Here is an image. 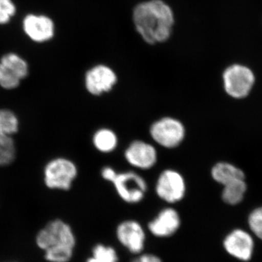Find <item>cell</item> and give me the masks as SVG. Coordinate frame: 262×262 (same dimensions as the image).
Here are the masks:
<instances>
[{"label": "cell", "mask_w": 262, "mask_h": 262, "mask_svg": "<svg viewBox=\"0 0 262 262\" xmlns=\"http://www.w3.org/2000/svg\"><path fill=\"white\" fill-rule=\"evenodd\" d=\"M116 250L106 245L97 244L92 250V255L86 262H118Z\"/></svg>", "instance_id": "cell-18"}, {"label": "cell", "mask_w": 262, "mask_h": 262, "mask_svg": "<svg viewBox=\"0 0 262 262\" xmlns=\"http://www.w3.org/2000/svg\"><path fill=\"white\" fill-rule=\"evenodd\" d=\"M93 143L95 148L100 152L110 153L116 149L118 138L111 129L101 128L95 133Z\"/></svg>", "instance_id": "cell-16"}, {"label": "cell", "mask_w": 262, "mask_h": 262, "mask_svg": "<svg viewBox=\"0 0 262 262\" xmlns=\"http://www.w3.org/2000/svg\"><path fill=\"white\" fill-rule=\"evenodd\" d=\"M223 246L226 252L232 257L248 261L254 252L255 243L252 234L244 229H236L226 236Z\"/></svg>", "instance_id": "cell-10"}, {"label": "cell", "mask_w": 262, "mask_h": 262, "mask_svg": "<svg viewBox=\"0 0 262 262\" xmlns=\"http://www.w3.org/2000/svg\"><path fill=\"white\" fill-rule=\"evenodd\" d=\"M125 158L127 163L136 168L149 170L158 161V151L154 146L146 141H133L125 151Z\"/></svg>", "instance_id": "cell-12"}, {"label": "cell", "mask_w": 262, "mask_h": 262, "mask_svg": "<svg viewBox=\"0 0 262 262\" xmlns=\"http://www.w3.org/2000/svg\"><path fill=\"white\" fill-rule=\"evenodd\" d=\"M117 82L115 71L108 66L98 64L90 69L84 77V84L90 94L101 96L113 89Z\"/></svg>", "instance_id": "cell-9"}, {"label": "cell", "mask_w": 262, "mask_h": 262, "mask_svg": "<svg viewBox=\"0 0 262 262\" xmlns=\"http://www.w3.org/2000/svg\"><path fill=\"white\" fill-rule=\"evenodd\" d=\"M15 145L12 136L0 134V166L13 163L15 158Z\"/></svg>", "instance_id": "cell-19"}, {"label": "cell", "mask_w": 262, "mask_h": 262, "mask_svg": "<svg viewBox=\"0 0 262 262\" xmlns=\"http://www.w3.org/2000/svg\"><path fill=\"white\" fill-rule=\"evenodd\" d=\"M37 246L46 252V259L51 262H68L73 256L76 238L72 227L57 220L48 224L38 233Z\"/></svg>", "instance_id": "cell-2"}, {"label": "cell", "mask_w": 262, "mask_h": 262, "mask_svg": "<svg viewBox=\"0 0 262 262\" xmlns=\"http://www.w3.org/2000/svg\"><path fill=\"white\" fill-rule=\"evenodd\" d=\"M133 20L136 31L149 45L168 40L175 22L173 10L163 0L139 3L134 8Z\"/></svg>", "instance_id": "cell-1"}, {"label": "cell", "mask_w": 262, "mask_h": 262, "mask_svg": "<svg viewBox=\"0 0 262 262\" xmlns=\"http://www.w3.org/2000/svg\"><path fill=\"white\" fill-rule=\"evenodd\" d=\"M117 172L113 168L110 166L104 167L101 170V177L104 180L108 182L113 183L116 178Z\"/></svg>", "instance_id": "cell-24"}, {"label": "cell", "mask_w": 262, "mask_h": 262, "mask_svg": "<svg viewBox=\"0 0 262 262\" xmlns=\"http://www.w3.org/2000/svg\"><path fill=\"white\" fill-rule=\"evenodd\" d=\"M187 192V184L184 177L177 170L166 169L160 174L155 192L162 201L173 204L184 199Z\"/></svg>", "instance_id": "cell-7"}, {"label": "cell", "mask_w": 262, "mask_h": 262, "mask_svg": "<svg viewBox=\"0 0 262 262\" xmlns=\"http://www.w3.org/2000/svg\"><path fill=\"white\" fill-rule=\"evenodd\" d=\"M112 184L119 196L129 204L140 203L147 191L145 179L134 171L117 173L116 178Z\"/></svg>", "instance_id": "cell-5"}, {"label": "cell", "mask_w": 262, "mask_h": 262, "mask_svg": "<svg viewBox=\"0 0 262 262\" xmlns=\"http://www.w3.org/2000/svg\"><path fill=\"white\" fill-rule=\"evenodd\" d=\"M224 85L227 94L232 98L246 97L252 89L255 77L252 71L245 66H230L223 74Z\"/></svg>", "instance_id": "cell-6"}, {"label": "cell", "mask_w": 262, "mask_h": 262, "mask_svg": "<svg viewBox=\"0 0 262 262\" xmlns=\"http://www.w3.org/2000/svg\"><path fill=\"white\" fill-rule=\"evenodd\" d=\"M116 235L119 242L133 254H141L145 247V231L139 222L126 220L117 227Z\"/></svg>", "instance_id": "cell-11"}, {"label": "cell", "mask_w": 262, "mask_h": 262, "mask_svg": "<svg viewBox=\"0 0 262 262\" xmlns=\"http://www.w3.org/2000/svg\"><path fill=\"white\" fill-rule=\"evenodd\" d=\"M248 223L252 233L262 241V207L256 208L250 213Z\"/></svg>", "instance_id": "cell-21"}, {"label": "cell", "mask_w": 262, "mask_h": 262, "mask_svg": "<svg viewBox=\"0 0 262 262\" xmlns=\"http://www.w3.org/2000/svg\"><path fill=\"white\" fill-rule=\"evenodd\" d=\"M77 176L75 164L63 158L52 160L44 170L45 183L51 189L69 190Z\"/></svg>", "instance_id": "cell-4"}, {"label": "cell", "mask_w": 262, "mask_h": 262, "mask_svg": "<svg viewBox=\"0 0 262 262\" xmlns=\"http://www.w3.org/2000/svg\"><path fill=\"white\" fill-rule=\"evenodd\" d=\"M28 73V63L15 53H8L1 58L0 86L3 89H16Z\"/></svg>", "instance_id": "cell-8"}, {"label": "cell", "mask_w": 262, "mask_h": 262, "mask_svg": "<svg viewBox=\"0 0 262 262\" xmlns=\"http://www.w3.org/2000/svg\"><path fill=\"white\" fill-rule=\"evenodd\" d=\"M24 30L34 42L50 40L54 35V24L45 15H28L24 20Z\"/></svg>", "instance_id": "cell-14"}, {"label": "cell", "mask_w": 262, "mask_h": 262, "mask_svg": "<svg viewBox=\"0 0 262 262\" xmlns=\"http://www.w3.org/2000/svg\"><path fill=\"white\" fill-rule=\"evenodd\" d=\"M15 11L16 8L12 0H0V24L8 23Z\"/></svg>", "instance_id": "cell-22"}, {"label": "cell", "mask_w": 262, "mask_h": 262, "mask_svg": "<svg viewBox=\"0 0 262 262\" xmlns=\"http://www.w3.org/2000/svg\"><path fill=\"white\" fill-rule=\"evenodd\" d=\"M211 176L213 180L224 186L234 181L245 179V174L241 169L227 163L215 164L212 168Z\"/></svg>", "instance_id": "cell-15"}, {"label": "cell", "mask_w": 262, "mask_h": 262, "mask_svg": "<svg viewBox=\"0 0 262 262\" xmlns=\"http://www.w3.org/2000/svg\"><path fill=\"white\" fill-rule=\"evenodd\" d=\"M19 122L18 117L12 111L0 110V134L12 136L18 132Z\"/></svg>", "instance_id": "cell-20"}, {"label": "cell", "mask_w": 262, "mask_h": 262, "mask_svg": "<svg viewBox=\"0 0 262 262\" xmlns=\"http://www.w3.org/2000/svg\"><path fill=\"white\" fill-rule=\"evenodd\" d=\"M245 179H239L229 183L225 186L222 192V199L227 204H239L244 200L245 193L246 192V186Z\"/></svg>", "instance_id": "cell-17"}, {"label": "cell", "mask_w": 262, "mask_h": 262, "mask_svg": "<svg viewBox=\"0 0 262 262\" xmlns=\"http://www.w3.org/2000/svg\"><path fill=\"white\" fill-rule=\"evenodd\" d=\"M131 262H163V261L156 255L145 253V254L139 255Z\"/></svg>", "instance_id": "cell-23"}, {"label": "cell", "mask_w": 262, "mask_h": 262, "mask_svg": "<svg viewBox=\"0 0 262 262\" xmlns=\"http://www.w3.org/2000/svg\"><path fill=\"white\" fill-rule=\"evenodd\" d=\"M149 134L158 145L166 149H174L185 139L186 129L180 120L171 117H165L151 125Z\"/></svg>", "instance_id": "cell-3"}, {"label": "cell", "mask_w": 262, "mask_h": 262, "mask_svg": "<svg viewBox=\"0 0 262 262\" xmlns=\"http://www.w3.org/2000/svg\"><path fill=\"white\" fill-rule=\"evenodd\" d=\"M181 223L180 215L177 210L165 208L150 221L148 229L155 237L165 238L175 234L180 228Z\"/></svg>", "instance_id": "cell-13"}]
</instances>
